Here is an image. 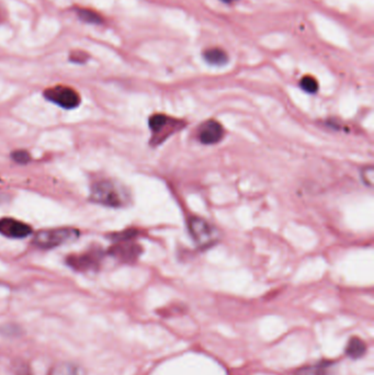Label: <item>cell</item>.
Wrapping results in <instances>:
<instances>
[{
	"mask_svg": "<svg viewBox=\"0 0 374 375\" xmlns=\"http://www.w3.org/2000/svg\"><path fill=\"white\" fill-rule=\"evenodd\" d=\"M203 56L204 60L208 62L209 64L215 66H222L226 64L228 61V56L226 54V52L219 47L209 48V50L204 51Z\"/></svg>",
	"mask_w": 374,
	"mask_h": 375,
	"instance_id": "obj_11",
	"label": "cell"
},
{
	"mask_svg": "<svg viewBox=\"0 0 374 375\" xmlns=\"http://www.w3.org/2000/svg\"><path fill=\"white\" fill-rule=\"evenodd\" d=\"M149 123L152 133L151 143L154 145H159L169 136L179 132L186 126V123L182 120L171 118V116L161 113L151 115Z\"/></svg>",
	"mask_w": 374,
	"mask_h": 375,
	"instance_id": "obj_3",
	"label": "cell"
},
{
	"mask_svg": "<svg viewBox=\"0 0 374 375\" xmlns=\"http://www.w3.org/2000/svg\"><path fill=\"white\" fill-rule=\"evenodd\" d=\"M299 86L301 88L308 92V94H315L318 90V82L312 76H305L301 79V82H299Z\"/></svg>",
	"mask_w": 374,
	"mask_h": 375,
	"instance_id": "obj_14",
	"label": "cell"
},
{
	"mask_svg": "<svg viewBox=\"0 0 374 375\" xmlns=\"http://www.w3.org/2000/svg\"><path fill=\"white\" fill-rule=\"evenodd\" d=\"M361 179H362V181L364 182V184H366V186H368L369 188H372L373 187V183H374V168L372 167V166H368V167H364L361 170Z\"/></svg>",
	"mask_w": 374,
	"mask_h": 375,
	"instance_id": "obj_15",
	"label": "cell"
},
{
	"mask_svg": "<svg viewBox=\"0 0 374 375\" xmlns=\"http://www.w3.org/2000/svg\"><path fill=\"white\" fill-rule=\"evenodd\" d=\"M190 235L201 248L212 246L218 239V231L209 222L201 217L192 216L188 223Z\"/></svg>",
	"mask_w": 374,
	"mask_h": 375,
	"instance_id": "obj_4",
	"label": "cell"
},
{
	"mask_svg": "<svg viewBox=\"0 0 374 375\" xmlns=\"http://www.w3.org/2000/svg\"><path fill=\"white\" fill-rule=\"evenodd\" d=\"M12 158L18 164H28L30 163L31 156L27 150H17L12 154Z\"/></svg>",
	"mask_w": 374,
	"mask_h": 375,
	"instance_id": "obj_16",
	"label": "cell"
},
{
	"mask_svg": "<svg viewBox=\"0 0 374 375\" xmlns=\"http://www.w3.org/2000/svg\"><path fill=\"white\" fill-rule=\"evenodd\" d=\"M222 1H224V2H226V3H230V2L236 1V0H222Z\"/></svg>",
	"mask_w": 374,
	"mask_h": 375,
	"instance_id": "obj_17",
	"label": "cell"
},
{
	"mask_svg": "<svg viewBox=\"0 0 374 375\" xmlns=\"http://www.w3.org/2000/svg\"><path fill=\"white\" fill-rule=\"evenodd\" d=\"M366 343H364L360 338H351L349 340L346 347V354L349 358L351 359H359L363 357V354L366 353Z\"/></svg>",
	"mask_w": 374,
	"mask_h": 375,
	"instance_id": "obj_12",
	"label": "cell"
},
{
	"mask_svg": "<svg viewBox=\"0 0 374 375\" xmlns=\"http://www.w3.org/2000/svg\"><path fill=\"white\" fill-rule=\"evenodd\" d=\"M92 202L102 204L106 206L120 207L124 206L129 200V196L124 188L110 179L98 180L92 184L90 191Z\"/></svg>",
	"mask_w": 374,
	"mask_h": 375,
	"instance_id": "obj_1",
	"label": "cell"
},
{
	"mask_svg": "<svg viewBox=\"0 0 374 375\" xmlns=\"http://www.w3.org/2000/svg\"><path fill=\"white\" fill-rule=\"evenodd\" d=\"M48 375H85L83 370L71 362H60L50 370Z\"/></svg>",
	"mask_w": 374,
	"mask_h": 375,
	"instance_id": "obj_10",
	"label": "cell"
},
{
	"mask_svg": "<svg viewBox=\"0 0 374 375\" xmlns=\"http://www.w3.org/2000/svg\"><path fill=\"white\" fill-rule=\"evenodd\" d=\"M44 97L64 109H75L80 103V97L71 87L56 86L44 91Z\"/></svg>",
	"mask_w": 374,
	"mask_h": 375,
	"instance_id": "obj_5",
	"label": "cell"
},
{
	"mask_svg": "<svg viewBox=\"0 0 374 375\" xmlns=\"http://www.w3.org/2000/svg\"><path fill=\"white\" fill-rule=\"evenodd\" d=\"M79 237V231L72 227H61L54 230L40 231L33 238V243L43 249H51L68 242L75 241Z\"/></svg>",
	"mask_w": 374,
	"mask_h": 375,
	"instance_id": "obj_2",
	"label": "cell"
},
{
	"mask_svg": "<svg viewBox=\"0 0 374 375\" xmlns=\"http://www.w3.org/2000/svg\"><path fill=\"white\" fill-rule=\"evenodd\" d=\"M100 259V256L97 255L96 252L90 251L87 252L85 255L78 256V257H71L70 265L74 268H77L79 270L83 269H90L91 267L98 266V260Z\"/></svg>",
	"mask_w": 374,
	"mask_h": 375,
	"instance_id": "obj_9",
	"label": "cell"
},
{
	"mask_svg": "<svg viewBox=\"0 0 374 375\" xmlns=\"http://www.w3.org/2000/svg\"><path fill=\"white\" fill-rule=\"evenodd\" d=\"M77 12H78V16H79L81 20H83L85 22L95 23V24L102 22V18H101L100 14L97 13L96 11L90 10V9H82L81 8V9H78Z\"/></svg>",
	"mask_w": 374,
	"mask_h": 375,
	"instance_id": "obj_13",
	"label": "cell"
},
{
	"mask_svg": "<svg viewBox=\"0 0 374 375\" xmlns=\"http://www.w3.org/2000/svg\"><path fill=\"white\" fill-rule=\"evenodd\" d=\"M32 233L31 226L14 218L4 217L0 220V234L9 238H24Z\"/></svg>",
	"mask_w": 374,
	"mask_h": 375,
	"instance_id": "obj_7",
	"label": "cell"
},
{
	"mask_svg": "<svg viewBox=\"0 0 374 375\" xmlns=\"http://www.w3.org/2000/svg\"><path fill=\"white\" fill-rule=\"evenodd\" d=\"M333 369L332 362L323 361L299 369L295 371L294 375H332Z\"/></svg>",
	"mask_w": 374,
	"mask_h": 375,
	"instance_id": "obj_8",
	"label": "cell"
},
{
	"mask_svg": "<svg viewBox=\"0 0 374 375\" xmlns=\"http://www.w3.org/2000/svg\"><path fill=\"white\" fill-rule=\"evenodd\" d=\"M225 131L222 124L215 120H209L200 126L198 137L205 145H213L224 138Z\"/></svg>",
	"mask_w": 374,
	"mask_h": 375,
	"instance_id": "obj_6",
	"label": "cell"
}]
</instances>
